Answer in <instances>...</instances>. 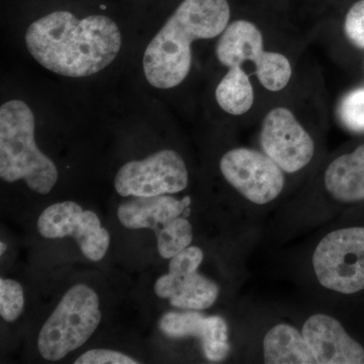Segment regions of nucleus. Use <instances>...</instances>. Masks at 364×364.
<instances>
[{
  "mask_svg": "<svg viewBox=\"0 0 364 364\" xmlns=\"http://www.w3.org/2000/svg\"><path fill=\"white\" fill-rule=\"evenodd\" d=\"M26 45L48 70L66 77H86L111 65L121 50L122 35L107 16L95 14L78 20L69 11H57L28 26Z\"/></svg>",
  "mask_w": 364,
  "mask_h": 364,
  "instance_id": "1",
  "label": "nucleus"
},
{
  "mask_svg": "<svg viewBox=\"0 0 364 364\" xmlns=\"http://www.w3.org/2000/svg\"><path fill=\"white\" fill-rule=\"evenodd\" d=\"M364 205V142L324 157L277 210L275 233L280 239L312 231L336 221L347 210Z\"/></svg>",
  "mask_w": 364,
  "mask_h": 364,
  "instance_id": "2",
  "label": "nucleus"
},
{
  "mask_svg": "<svg viewBox=\"0 0 364 364\" xmlns=\"http://www.w3.org/2000/svg\"><path fill=\"white\" fill-rule=\"evenodd\" d=\"M299 282L320 301L355 298L364 294V224L335 221L318 228L298 260Z\"/></svg>",
  "mask_w": 364,
  "mask_h": 364,
  "instance_id": "3",
  "label": "nucleus"
},
{
  "mask_svg": "<svg viewBox=\"0 0 364 364\" xmlns=\"http://www.w3.org/2000/svg\"><path fill=\"white\" fill-rule=\"evenodd\" d=\"M230 21L228 0H183L146 48L148 82L159 90L181 85L191 72L193 43L219 38Z\"/></svg>",
  "mask_w": 364,
  "mask_h": 364,
  "instance_id": "4",
  "label": "nucleus"
},
{
  "mask_svg": "<svg viewBox=\"0 0 364 364\" xmlns=\"http://www.w3.org/2000/svg\"><path fill=\"white\" fill-rule=\"evenodd\" d=\"M289 364H364V343L332 306L282 312Z\"/></svg>",
  "mask_w": 364,
  "mask_h": 364,
  "instance_id": "5",
  "label": "nucleus"
},
{
  "mask_svg": "<svg viewBox=\"0 0 364 364\" xmlns=\"http://www.w3.org/2000/svg\"><path fill=\"white\" fill-rule=\"evenodd\" d=\"M35 116L26 102L9 100L0 107V177L25 181L35 193H51L58 181L56 165L36 145Z\"/></svg>",
  "mask_w": 364,
  "mask_h": 364,
  "instance_id": "6",
  "label": "nucleus"
},
{
  "mask_svg": "<svg viewBox=\"0 0 364 364\" xmlns=\"http://www.w3.org/2000/svg\"><path fill=\"white\" fill-rule=\"evenodd\" d=\"M219 169L225 182L241 200L250 222L259 215L277 210L296 191L286 172L258 147L231 148L220 158Z\"/></svg>",
  "mask_w": 364,
  "mask_h": 364,
  "instance_id": "7",
  "label": "nucleus"
},
{
  "mask_svg": "<svg viewBox=\"0 0 364 364\" xmlns=\"http://www.w3.org/2000/svg\"><path fill=\"white\" fill-rule=\"evenodd\" d=\"M257 147L286 172L294 186L296 178L306 182L324 158L321 140L289 105L273 107L262 117Z\"/></svg>",
  "mask_w": 364,
  "mask_h": 364,
  "instance_id": "8",
  "label": "nucleus"
},
{
  "mask_svg": "<svg viewBox=\"0 0 364 364\" xmlns=\"http://www.w3.org/2000/svg\"><path fill=\"white\" fill-rule=\"evenodd\" d=\"M215 56L224 67L253 65V75L269 92L286 90L294 76L291 59L284 53L265 49L264 33L252 21H230L215 45Z\"/></svg>",
  "mask_w": 364,
  "mask_h": 364,
  "instance_id": "9",
  "label": "nucleus"
},
{
  "mask_svg": "<svg viewBox=\"0 0 364 364\" xmlns=\"http://www.w3.org/2000/svg\"><path fill=\"white\" fill-rule=\"evenodd\" d=\"M100 321L97 294L85 284L72 287L41 329L38 338L41 356L49 361L65 358L87 342Z\"/></svg>",
  "mask_w": 364,
  "mask_h": 364,
  "instance_id": "10",
  "label": "nucleus"
},
{
  "mask_svg": "<svg viewBox=\"0 0 364 364\" xmlns=\"http://www.w3.org/2000/svg\"><path fill=\"white\" fill-rule=\"evenodd\" d=\"M205 254L198 245H189L170 258L168 272L156 280L158 298L168 299L170 305L182 311L205 312L219 301L222 287L200 272Z\"/></svg>",
  "mask_w": 364,
  "mask_h": 364,
  "instance_id": "11",
  "label": "nucleus"
},
{
  "mask_svg": "<svg viewBox=\"0 0 364 364\" xmlns=\"http://www.w3.org/2000/svg\"><path fill=\"white\" fill-rule=\"evenodd\" d=\"M188 183L186 161L171 149L158 151L140 161L126 163L114 178L117 193L124 198L174 195L186 189Z\"/></svg>",
  "mask_w": 364,
  "mask_h": 364,
  "instance_id": "12",
  "label": "nucleus"
},
{
  "mask_svg": "<svg viewBox=\"0 0 364 364\" xmlns=\"http://www.w3.org/2000/svg\"><path fill=\"white\" fill-rule=\"evenodd\" d=\"M37 227L44 238L71 237L83 255L95 262L105 257L111 243L109 231L102 226L98 215L70 200L46 208L38 219Z\"/></svg>",
  "mask_w": 364,
  "mask_h": 364,
  "instance_id": "13",
  "label": "nucleus"
},
{
  "mask_svg": "<svg viewBox=\"0 0 364 364\" xmlns=\"http://www.w3.org/2000/svg\"><path fill=\"white\" fill-rule=\"evenodd\" d=\"M159 328L169 338L196 340L208 363H223L233 352L229 324L220 315H205L198 311L168 312L160 318Z\"/></svg>",
  "mask_w": 364,
  "mask_h": 364,
  "instance_id": "14",
  "label": "nucleus"
},
{
  "mask_svg": "<svg viewBox=\"0 0 364 364\" xmlns=\"http://www.w3.org/2000/svg\"><path fill=\"white\" fill-rule=\"evenodd\" d=\"M191 196L182 198L170 195L136 198L122 203L117 218L128 229H151L159 233L170 222L182 215H191Z\"/></svg>",
  "mask_w": 364,
  "mask_h": 364,
  "instance_id": "15",
  "label": "nucleus"
},
{
  "mask_svg": "<svg viewBox=\"0 0 364 364\" xmlns=\"http://www.w3.org/2000/svg\"><path fill=\"white\" fill-rule=\"evenodd\" d=\"M227 69V73L215 87V100L230 116H244L255 104V88L251 74L240 65L229 66Z\"/></svg>",
  "mask_w": 364,
  "mask_h": 364,
  "instance_id": "16",
  "label": "nucleus"
},
{
  "mask_svg": "<svg viewBox=\"0 0 364 364\" xmlns=\"http://www.w3.org/2000/svg\"><path fill=\"white\" fill-rule=\"evenodd\" d=\"M189 217L191 215H179L156 234L158 252L164 259H170L193 244L195 236Z\"/></svg>",
  "mask_w": 364,
  "mask_h": 364,
  "instance_id": "17",
  "label": "nucleus"
},
{
  "mask_svg": "<svg viewBox=\"0 0 364 364\" xmlns=\"http://www.w3.org/2000/svg\"><path fill=\"white\" fill-rule=\"evenodd\" d=\"M338 116L348 130L364 133V86L344 95L339 102Z\"/></svg>",
  "mask_w": 364,
  "mask_h": 364,
  "instance_id": "18",
  "label": "nucleus"
},
{
  "mask_svg": "<svg viewBox=\"0 0 364 364\" xmlns=\"http://www.w3.org/2000/svg\"><path fill=\"white\" fill-rule=\"evenodd\" d=\"M25 306L23 287L14 279H0V315L6 322H14Z\"/></svg>",
  "mask_w": 364,
  "mask_h": 364,
  "instance_id": "19",
  "label": "nucleus"
},
{
  "mask_svg": "<svg viewBox=\"0 0 364 364\" xmlns=\"http://www.w3.org/2000/svg\"><path fill=\"white\" fill-rule=\"evenodd\" d=\"M345 39L354 48L364 51V0L352 4L345 14L343 21Z\"/></svg>",
  "mask_w": 364,
  "mask_h": 364,
  "instance_id": "20",
  "label": "nucleus"
},
{
  "mask_svg": "<svg viewBox=\"0 0 364 364\" xmlns=\"http://www.w3.org/2000/svg\"><path fill=\"white\" fill-rule=\"evenodd\" d=\"M75 364H136L135 358L109 349H93L76 359Z\"/></svg>",
  "mask_w": 364,
  "mask_h": 364,
  "instance_id": "21",
  "label": "nucleus"
},
{
  "mask_svg": "<svg viewBox=\"0 0 364 364\" xmlns=\"http://www.w3.org/2000/svg\"><path fill=\"white\" fill-rule=\"evenodd\" d=\"M0 246H1V252H0V255H4V252H6V244H4V242H1V243H0Z\"/></svg>",
  "mask_w": 364,
  "mask_h": 364,
  "instance_id": "22",
  "label": "nucleus"
}]
</instances>
